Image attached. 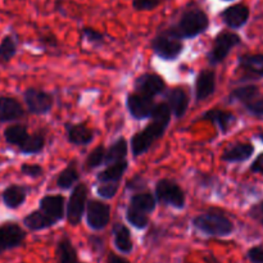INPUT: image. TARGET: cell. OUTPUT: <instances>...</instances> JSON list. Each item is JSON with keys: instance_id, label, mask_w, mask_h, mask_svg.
Masks as SVG:
<instances>
[{"instance_id": "obj_34", "label": "cell", "mask_w": 263, "mask_h": 263, "mask_svg": "<svg viewBox=\"0 0 263 263\" xmlns=\"http://www.w3.org/2000/svg\"><path fill=\"white\" fill-rule=\"evenodd\" d=\"M81 40L91 45L92 48H100V46H104L105 43H107L104 33L92 27H87V26L81 28Z\"/></svg>"}, {"instance_id": "obj_16", "label": "cell", "mask_w": 263, "mask_h": 263, "mask_svg": "<svg viewBox=\"0 0 263 263\" xmlns=\"http://www.w3.org/2000/svg\"><path fill=\"white\" fill-rule=\"evenodd\" d=\"M66 199L61 194L45 195L39 202V208L53 218L57 223L66 216Z\"/></svg>"}, {"instance_id": "obj_32", "label": "cell", "mask_w": 263, "mask_h": 263, "mask_svg": "<svg viewBox=\"0 0 263 263\" xmlns=\"http://www.w3.org/2000/svg\"><path fill=\"white\" fill-rule=\"evenodd\" d=\"M258 86H256V85H243V86L236 87V89H234L230 92V95H229V103H241L244 105L246 103L251 102L252 99L258 97Z\"/></svg>"}, {"instance_id": "obj_22", "label": "cell", "mask_w": 263, "mask_h": 263, "mask_svg": "<svg viewBox=\"0 0 263 263\" xmlns=\"http://www.w3.org/2000/svg\"><path fill=\"white\" fill-rule=\"evenodd\" d=\"M113 243L116 249L122 254H130L134 249L133 239H131V231L125 223L115 222L112 226Z\"/></svg>"}, {"instance_id": "obj_12", "label": "cell", "mask_w": 263, "mask_h": 263, "mask_svg": "<svg viewBox=\"0 0 263 263\" xmlns=\"http://www.w3.org/2000/svg\"><path fill=\"white\" fill-rule=\"evenodd\" d=\"M134 90L141 95L154 98L163 94L166 90V82L159 74L146 72L136 77L134 81Z\"/></svg>"}, {"instance_id": "obj_46", "label": "cell", "mask_w": 263, "mask_h": 263, "mask_svg": "<svg viewBox=\"0 0 263 263\" xmlns=\"http://www.w3.org/2000/svg\"><path fill=\"white\" fill-rule=\"evenodd\" d=\"M105 263H131V262L128 261V259H126L125 257L118 256V254L110 252V253L107 256V261H105Z\"/></svg>"}, {"instance_id": "obj_30", "label": "cell", "mask_w": 263, "mask_h": 263, "mask_svg": "<svg viewBox=\"0 0 263 263\" xmlns=\"http://www.w3.org/2000/svg\"><path fill=\"white\" fill-rule=\"evenodd\" d=\"M46 143V136L44 131H37L28 135L25 143L20 146V152L26 156H33V154H39L44 151Z\"/></svg>"}, {"instance_id": "obj_27", "label": "cell", "mask_w": 263, "mask_h": 263, "mask_svg": "<svg viewBox=\"0 0 263 263\" xmlns=\"http://www.w3.org/2000/svg\"><path fill=\"white\" fill-rule=\"evenodd\" d=\"M127 159H123V161L117 162V163L109 164V166H107V168H104L102 172H99L97 175L98 182L99 184H102V182H120L122 180L125 172L127 171Z\"/></svg>"}, {"instance_id": "obj_28", "label": "cell", "mask_w": 263, "mask_h": 263, "mask_svg": "<svg viewBox=\"0 0 263 263\" xmlns=\"http://www.w3.org/2000/svg\"><path fill=\"white\" fill-rule=\"evenodd\" d=\"M128 153V143L123 136L116 139L109 148H107V153H105V163L104 166H109V164L117 163V162L126 159Z\"/></svg>"}, {"instance_id": "obj_26", "label": "cell", "mask_w": 263, "mask_h": 263, "mask_svg": "<svg viewBox=\"0 0 263 263\" xmlns=\"http://www.w3.org/2000/svg\"><path fill=\"white\" fill-rule=\"evenodd\" d=\"M80 172L76 161H71L57 177V186L61 190H71L79 182Z\"/></svg>"}, {"instance_id": "obj_7", "label": "cell", "mask_w": 263, "mask_h": 263, "mask_svg": "<svg viewBox=\"0 0 263 263\" xmlns=\"http://www.w3.org/2000/svg\"><path fill=\"white\" fill-rule=\"evenodd\" d=\"M87 197H89V187L86 184L79 182L72 187L66 207V218L68 225L77 226L81 223L84 213H86L87 202H89Z\"/></svg>"}, {"instance_id": "obj_50", "label": "cell", "mask_w": 263, "mask_h": 263, "mask_svg": "<svg viewBox=\"0 0 263 263\" xmlns=\"http://www.w3.org/2000/svg\"><path fill=\"white\" fill-rule=\"evenodd\" d=\"M186 263H192V262H186Z\"/></svg>"}, {"instance_id": "obj_14", "label": "cell", "mask_w": 263, "mask_h": 263, "mask_svg": "<svg viewBox=\"0 0 263 263\" xmlns=\"http://www.w3.org/2000/svg\"><path fill=\"white\" fill-rule=\"evenodd\" d=\"M216 91V72L213 69H202L195 79V100L203 102L212 97Z\"/></svg>"}, {"instance_id": "obj_20", "label": "cell", "mask_w": 263, "mask_h": 263, "mask_svg": "<svg viewBox=\"0 0 263 263\" xmlns=\"http://www.w3.org/2000/svg\"><path fill=\"white\" fill-rule=\"evenodd\" d=\"M238 69L252 79L263 77V54H243L238 59Z\"/></svg>"}, {"instance_id": "obj_44", "label": "cell", "mask_w": 263, "mask_h": 263, "mask_svg": "<svg viewBox=\"0 0 263 263\" xmlns=\"http://www.w3.org/2000/svg\"><path fill=\"white\" fill-rule=\"evenodd\" d=\"M249 170H251V172H253V174H263V153L259 154V156L254 159Z\"/></svg>"}, {"instance_id": "obj_4", "label": "cell", "mask_w": 263, "mask_h": 263, "mask_svg": "<svg viewBox=\"0 0 263 263\" xmlns=\"http://www.w3.org/2000/svg\"><path fill=\"white\" fill-rule=\"evenodd\" d=\"M184 41L174 32L171 27L164 28L163 31L157 33L152 40V50L154 55H157L162 61H176L184 53Z\"/></svg>"}, {"instance_id": "obj_29", "label": "cell", "mask_w": 263, "mask_h": 263, "mask_svg": "<svg viewBox=\"0 0 263 263\" xmlns=\"http://www.w3.org/2000/svg\"><path fill=\"white\" fill-rule=\"evenodd\" d=\"M157 203H158V200H157L156 195H153L152 193L139 192L130 198V204L128 205L146 213V215H151L156 211Z\"/></svg>"}, {"instance_id": "obj_19", "label": "cell", "mask_w": 263, "mask_h": 263, "mask_svg": "<svg viewBox=\"0 0 263 263\" xmlns=\"http://www.w3.org/2000/svg\"><path fill=\"white\" fill-rule=\"evenodd\" d=\"M166 99L175 118L180 120L186 115L187 108H189V95L184 89L175 87V89L170 90L166 95Z\"/></svg>"}, {"instance_id": "obj_48", "label": "cell", "mask_w": 263, "mask_h": 263, "mask_svg": "<svg viewBox=\"0 0 263 263\" xmlns=\"http://www.w3.org/2000/svg\"><path fill=\"white\" fill-rule=\"evenodd\" d=\"M223 2H233V0H223Z\"/></svg>"}, {"instance_id": "obj_25", "label": "cell", "mask_w": 263, "mask_h": 263, "mask_svg": "<svg viewBox=\"0 0 263 263\" xmlns=\"http://www.w3.org/2000/svg\"><path fill=\"white\" fill-rule=\"evenodd\" d=\"M55 258L57 263H80L76 248L67 235L59 239L57 243Z\"/></svg>"}, {"instance_id": "obj_39", "label": "cell", "mask_w": 263, "mask_h": 263, "mask_svg": "<svg viewBox=\"0 0 263 263\" xmlns=\"http://www.w3.org/2000/svg\"><path fill=\"white\" fill-rule=\"evenodd\" d=\"M163 2L164 0H133V8L138 12H151Z\"/></svg>"}, {"instance_id": "obj_45", "label": "cell", "mask_w": 263, "mask_h": 263, "mask_svg": "<svg viewBox=\"0 0 263 263\" xmlns=\"http://www.w3.org/2000/svg\"><path fill=\"white\" fill-rule=\"evenodd\" d=\"M89 243L94 251H102L103 249V239L100 236L91 235L89 238Z\"/></svg>"}, {"instance_id": "obj_42", "label": "cell", "mask_w": 263, "mask_h": 263, "mask_svg": "<svg viewBox=\"0 0 263 263\" xmlns=\"http://www.w3.org/2000/svg\"><path fill=\"white\" fill-rule=\"evenodd\" d=\"M247 258L251 261V263H263V246L252 247L247 252Z\"/></svg>"}, {"instance_id": "obj_3", "label": "cell", "mask_w": 263, "mask_h": 263, "mask_svg": "<svg viewBox=\"0 0 263 263\" xmlns=\"http://www.w3.org/2000/svg\"><path fill=\"white\" fill-rule=\"evenodd\" d=\"M193 228L211 238H226L235 230L233 221L220 211L210 210L192 218Z\"/></svg>"}, {"instance_id": "obj_5", "label": "cell", "mask_w": 263, "mask_h": 263, "mask_svg": "<svg viewBox=\"0 0 263 263\" xmlns=\"http://www.w3.org/2000/svg\"><path fill=\"white\" fill-rule=\"evenodd\" d=\"M241 37L236 32L233 31L223 30L216 35L215 40H213L212 46H211L210 51L207 53L208 63L211 66H217L225 62L229 54L231 53L235 46L240 45Z\"/></svg>"}, {"instance_id": "obj_23", "label": "cell", "mask_w": 263, "mask_h": 263, "mask_svg": "<svg viewBox=\"0 0 263 263\" xmlns=\"http://www.w3.org/2000/svg\"><path fill=\"white\" fill-rule=\"evenodd\" d=\"M23 225L30 231L36 233V231H43L46 230V229L53 228V226L57 225V222L39 208V210L32 211L27 216H25V218H23Z\"/></svg>"}, {"instance_id": "obj_13", "label": "cell", "mask_w": 263, "mask_h": 263, "mask_svg": "<svg viewBox=\"0 0 263 263\" xmlns=\"http://www.w3.org/2000/svg\"><path fill=\"white\" fill-rule=\"evenodd\" d=\"M249 17H251V10H249L248 5L241 4V3L230 5L220 13V18L222 20V22L231 30H239L246 26Z\"/></svg>"}, {"instance_id": "obj_43", "label": "cell", "mask_w": 263, "mask_h": 263, "mask_svg": "<svg viewBox=\"0 0 263 263\" xmlns=\"http://www.w3.org/2000/svg\"><path fill=\"white\" fill-rule=\"evenodd\" d=\"M146 184L144 181V179H141V176L136 175L134 179H131L130 181L127 182V189H133V190H141L143 187H145Z\"/></svg>"}, {"instance_id": "obj_49", "label": "cell", "mask_w": 263, "mask_h": 263, "mask_svg": "<svg viewBox=\"0 0 263 263\" xmlns=\"http://www.w3.org/2000/svg\"><path fill=\"white\" fill-rule=\"evenodd\" d=\"M261 222H262V225H263V218H262V220H261Z\"/></svg>"}, {"instance_id": "obj_8", "label": "cell", "mask_w": 263, "mask_h": 263, "mask_svg": "<svg viewBox=\"0 0 263 263\" xmlns=\"http://www.w3.org/2000/svg\"><path fill=\"white\" fill-rule=\"evenodd\" d=\"M23 100L31 115L44 116L50 113L54 105V97L48 91L36 87H28L23 92Z\"/></svg>"}, {"instance_id": "obj_37", "label": "cell", "mask_w": 263, "mask_h": 263, "mask_svg": "<svg viewBox=\"0 0 263 263\" xmlns=\"http://www.w3.org/2000/svg\"><path fill=\"white\" fill-rule=\"evenodd\" d=\"M120 190V182H102L97 187V194L104 200H110L117 195Z\"/></svg>"}, {"instance_id": "obj_17", "label": "cell", "mask_w": 263, "mask_h": 263, "mask_svg": "<svg viewBox=\"0 0 263 263\" xmlns=\"http://www.w3.org/2000/svg\"><path fill=\"white\" fill-rule=\"evenodd\" d=\"M254 153V145L248 141H239L231 144L223 149L221 159L226 163H241L252 158Z\"/></svg>"}, {"instance_id": "obj_35", "label": "cell", "mask_w": 263, "mask_h": 263, "mask_svg": "<svg viewBox=\"0 0 263 263\" xmlns=\"http://www.w3.org/2000/svg\"><path fill=\"white\" fill-rule=\"evenodd\" d=\"M105 153H107V148H105L103 144L95 146V148L87 154L86 161H85V167H86L87 170H95L104 166Z\"/></svg>"}, {"instance_id": "obj_10", "label": "cell", "mask_w": 263, "mask_h": 263, "mask_svg": "<svg viewBox=\"0 0 263 263\" xmlns=\"http://www.w3.org/2000/svg\"><path fill=\"white\" fill-rule=\"evenodd\" d=\"M157 107V103L154 102V98L145 97L139 92H130L126 97V108L131 117L136 121L148 120L152 117L154 109Z\"/></svg>"}, {"instance_id": "obj_2", "label": "cell", "mask_w": 263, "mask_h": 263, "mask_svg": "<svg viewBox=\"0 0 263 263\" xmlns=\"http://www.w3.org/2000/svg\"><path fill=\"white\" fill-rule=\"evenodd\" d=\"M174 32L182 40L195 39L210 28V17L197 4L185 7L176 25L171 26Z\"/></svg>"}, {"instance_id": "obj_6", "label": "cell", "mask_w": 263, "mask_h": 263, "mask_svg": "<svg viewBox=\"0 0 263 263\" xmlns=\"http://www.w3.org/2000/svg\"><path fill=\"white\" fill-rule=\"evenodd\" d=\"M157 200L161 204L175 210H184L186 205V194L176 181L170 179H161L156 184L154 190Z\"/></svg>"}, {"instance_id": "obj_11", "label": "cell", "mask_w": 263, "mask_h": 263, "mask_svg": "<svg viewBox=\"0 0 263 263\" xmlns=\"http://www.w3.org/2000/svg\"><path fill=\"white\" fill-rule=\"evenodd\" d=\"M26 235V231L18 223L5 222L0 225V254L22 246Z\"/></svg>"}, {"instance_id": "obj_9", "label": "cell", "mask_w": 263, "mask_h": 263, "mask_svg": "<svg viewBox=\"0 0 263 263\" xmlns=\"http://www.w3.org/2000/svg\"><path fill=\"white\" fill-rule=\"evenodd\" d=\"M112 208L103 200L91 199L87 202L86 223L91 230L102 231L109 225Z\"/></svg>"}, {"instance_id": "obj_15", "label": "cell", "mask_w": 263, "mask_h": 263, "mask_svg": "<svg viewBox=\"0 0 263 263\" xmlns=\"http://www.w3.org/2000/svg\"><path fill=\"white\" fill-rule=\"evenodd\" d=\"M95 131L85 123H66V136L68 143L76 146H86L95 139Z\"/></svg>"}, {"instance_id": "obj_24", "label": "cell", "mask_w": 263, "mask_h": 263, "mask_svg": "<svg viewBox=\"0 0 263 263\" xmlns=\"http://www.w3.org/2000/svg\"><path fill=\"white\" fill-rule=\"evenodd\" d=\"M28 189L22 185H10L3 192L2 199L7 208L10 210H17L27 199Z\"/></svg>"}, {"instance_id": "obj_1", "label": "cell", "mask_w": 263, "mask_h": 263, "mask_svg": "<svg viewBox=\"0 0 263 263\" xmlns=\"http://www.w3.org/2000/svg\"><path fill=\"white\" fill-rule=\"evenodd\" d=\"M171 109H170L167 103L157 104L156 109L151 117L152 122L148 123L143 130L138 131L131 136L130 148L135 158L149 152V149L154 145L156 141L163 138L167 127L171 122Z\"/></svg>"}, {"instance_id": "obj_21", "label": "cell", "mask_w": 263, "mask_h": 263, "mask_svg": "<svg viewBox=\"0 0 263 263\" xmlns=\"http://www.w3.org/2000/svg\"><path fill=\"white\" fill-rule=\"evenodd\" d=\"M23 116L25 109L15 98L0 97V122H14Z\"/></svg>"}, {"instance_id": "obj_36", "label": "cell", "mask_w": 263, "mask_h": 263, "mask_svg": "<svg viewBox=\"0 0 263 263\" xmlns=\"http://www.w3.org/2000/svg\"><path fill=\"white\" fill-rule=\"evenodd\" d=\"M17 40L14 36H5L0 43V61L9 62L17 54Z\"/></svg>"}, {"instance_id": "obj_38", "label": "cell", "mask_w": 263, "mask_h": 263, "mask_svg": "<svg viewBox=\"0 0 263 263\" xmlns=\"http://www.w3.org/2000/svg\"><path fill=\"white\" fill-rule=\"evenodd\" d=\"M244 108H246L249 115L254 116V117H263V97L258 95L254 99H252L251 102L246 103Z\"/></svg>"}, {"instance_id": "obj_41", "label": "cell", "mask_w": 263, "mask_h": 263, "mask_svg": "<svg viewBox=\"0 0 263 263\" xmlns=\"http://www.w3.org/2000/svg\"><path fill=\"white\" fill-rule=\"evenodd\" d=\"M40 43L43 44L44 48H50V49H57L59 46V41L57 39V36L54 35L53 32H48V33H43L40 35Z\"/></svg>"}, {"instance_id": "obj_18", "label": "cell", "mask_w": 263, "mask_h": 263, "mask_svg": "<svg viewBox=\"0 0 263 263\" xmlns=\"http://www.w3.org/2000/svg\"><path fill=\"white\" fill-rule=\"evenodd\" d=\"M202 121H210L213 125L217 126L218 130L222 134H228L234 125L236 123V116L229 110L220 109V108H212L207 110L199 117Z\"/></svg>"}, {"instance_id": "obj_31", "label": "cell", "mask_w": 263, "mask_h": 263, "mask_svg": "<svg viewBox=\"0 0 263 263\" xmlns=\"http://www.w3.org/2000/svg\"><path fill=\"white\" fill-rule=\"evenodd\" d=\"M28 131L27 126L21 125V123H15V125L8 126L4 130V139L9 145L17 146L20 148L23 143L26 141V139L28 138Z\"/></svg>"}, {"instance_id": "obj_33", "label": "cell", "mask_w": 263, "mask_h": 263, "mask_svg": "<svg viewBox=\"0 0 263 263\" xmlns=\"http://www.w3.org/2000/svg\"><path fill=\"white\" fill-rule=\"evenodd\" d=\"M126 220L136 230H144V229L148 228L149 222H151L149 215L141 212V211L135 210V208L130 207V205L126 210Z\"/></svg>"}, {"instance_id": "obj_47", "label": "cell", "mask_w": 263, "mask_h": 263, "mask_svg": "<svg viewBox=\"0 0 263 263\" xmlns=\"http://www.w3.org/2000/svg\"><path fill=\"white\" fill-rule=\"evenodd\" d=\"M258 139H259V140H261L262 143H263V133L259 134V135H258Z\"/></svg>"}, {"instance_id": "obj_40", "label": "cell", "mask_w": 263, "mask_h": 263, "mask_svg": "<svg viewBox=\"0 0 263 263\" xmlns=\"http://www.w3.org/2000/svg\"><path fill=\"white\" fill-rule=\"evenodd\" d=\"M21 174L31 179H39L44 175V168L40 164H30L25 163L21 166Z\"/></svg>"}]
</instances>
